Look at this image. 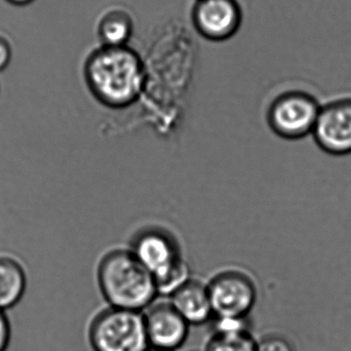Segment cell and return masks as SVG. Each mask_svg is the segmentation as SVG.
<instances>
[{
  "label": "cell",
  "instance_id": "6da1fadb",
  "mask_svg": "<svg viewBox=\"0 0 351 351\" xmlns=\"http://www.w3.org/2000/svg\"><path fill=\"white\" fill-rule=\"evenodd\" d=\"M88 89L97 101L110 108L134 104L145 86V65L128 46L104 47L94 50L84 66Z\"/></svg>",
  "mask_w": 351,
  "mask_h": 351
},
{
  "label": "cell",
  "instance_id": "7a4b0ae2",
  "mask_svg": "<svg viewBox=\"0 0 351 351\" xmlns=\"http://www.w3.org/2000/svg\"><path fill=\"white\" fill-rule=\"evenodd\" d=\"M96 282L108 306L143 312L159 297L155 278L128 246L106 250L96 266Z\"/></svg>",
  "mask_w": 351,
  "mask_h": 351
},
{
  "label": "cell",
  "instance_id": "3957f363",
  "mask_svg": "<svg viewBox=\"0 0 351 351\" xmlns=\"http://www.w3.org/2000/svg\"><path fill=\"white\" fill-rule=\"evenodd\" d=\"M127 246L152 273L162 298H169L192 277L178 236L164 226H143Z\"/></svg>",
  "mask_w": 351,
  "mask_h": 351
},
{
  "label": "cell",
  "instance_id": "277c9868",
  "mask_svg": "<svg viewBox=\"0 0 351 351\" xmlns=\"http://www.w3.org/2000/svg\"><path fill=\"white\" fill-rule=\"evenodd\" d=\"M94 351H147L149 348L143 312L106 305L88 326Z\"/></svg>",
  "mask_w": 351,
  "mask_h": 351
},
{
  "label": "cell",
  "instance_id": "5b68a950",
  "mask_svg": "<svg viewBox=\"0 0 351 351\" xmlns=\"http://www.w3.org/2000/svg\"><path fill=\"white\" fill-rule=\"evenodd\" d=\"M320 108L317 99L307 92H283L271 102L267 122L277 136L298 141L312 134Z\"/></svg>",
  "mask_w": 351,
  "mask_h": 351
},
{
  "label": "cell",
  "instance_id": "8992f818",
  "mask_svg": "<svg viewBox=\"0 0 351 351\" xmlns=\"http://www.w3.org/2000/svg\"><path fill=\"white\" fill-rule=\"evenodd\" d=\"M206 283L215 316H250L258 301L256 280L239 267L221 269Z\"/></svg>",
  "mask_w": 351,
  "mask_h": 351
},
{
  "label": "cell",
  "instance_id": "52a82bcc",
  "mask_svg": "<svg viewBox=\"0 0 351 351\" xmlns=\"http://www.w3.org/2000/svg\"><path fill=\"white\" fill-rule=\"evenodd\" d=\"M243 21L238 0H196L192 22L196 32L210 42H225L233 38Z\"/></svg>",
  "mask_w": 351,
  "mask_h": 351
},
{
  "label": "cell",
  "instance_id": "ba28073f",
  "mask_svg": "<svg viewBox=\"0 0 351 351\" xmlns=\"http://www.w3.org/2000/svg\"><path fill=\"white\" fill-rule=\"evenodd\" d=\"M312 135L324 153L332 156L351 154V97L322 106Z\"/></svg>",
  "mask_w": 351,
  "mask_h": 351
},
{
  "label": "cell",
  "instance_id": "9c48e42d",
  "mask_svg": "<svg viewBox=\"0 0 351 351\" xmlns=\"http://www.w3.org/2000/svg\"><path fill=\"white\" fill-rule=\"evenodd\" d=\"M143 314L149 347L176 351L184 344L191 326L167 298L156 300Z\"/></svg>",
  "mask_w": 351,
  "mask_h": 351
},
{
  "label": "cell",
  "instance_id": "30bf717a",
  "mask_svg": "<svg viewBox=\"0 0 351 351\" xmlns=\"http://www.w3.org/2000/svg\"><path fill=\"white\" fill-rule=\"evenodd\" d=\"M167 299L190 326L206 324L215 316L207 283L195 277H191Z\"/></svg>",
  "mask_w": 351,
  "mask_h": 351
},
{
  "label": "cell",
  "instance_id": "8fae6325",
  "mask_svg": "<svg viewBox=\"0 0 351 351\" xmlns=\"http://www.w3.org/2000/svg\"><path fill=\"white\" fill-rule=\"evenodd\" d=\"M27 271L23 263L12 254H0V309L16 307L27 291Z\"/></svg>",
  "mask_w": 351,
  "mask_h": 351
},
{
  "label": "cell",
  "instance_id": "7c38bea8",
  "mask_svg": "<svg viewBox=\"0 0 351 351\" xmlns=\"http://www.w3.org/2000/svg\"><path fill=\"white\" fill-rule=\"evenodd\" d=\"M134 32V21L124 9L114 8L106 11L100 18L97 34L101 46H128Z\"/></svg>",
  "mask_w": 351,
  "mask_h": 351
},
{
  "label": "cell",
  "instance_id": "4fadbf2b",
  "mask_svg": "<svg viewBox=\"0 0 351 351\" xmlns=\"http://www.w3.org/2000/svg\"><path fill=\"white\" fill-rule=\"evenodd\" d=\"M256 346L252 332L213 334L205 351H256Z\"/></svg>",
  "mask_w": 351,
  "mask_h": 351
},
{
  "label": "cell",
  "instance_id": "5bb4252c",
  "mask_svg": "<svg viewBox=\"0 0 351 351\" xmlns=\"http://www.w3.org/2000/svg\"><path fill=\"white\" fill-rule=\"evenodd\" d=\"M213 334H237L250 332V316H215L211 319Z\"/></svg>",
  "mask_w": 351,
  "mask_h": 351
},
{
  "label": "cell",
  "instance_id": "9a60e30c",
  "mask_svg": "<svg viewBox=\"0 0 351 351\" xmlns=\"http://www.w3.org/2000/svg\"><path fill=\"white\" fill-rule=\"evenodd\" d=\"M256 351H295L291 341L278 332L264 335L256 340Z\"/></svg>",
  "mask_w": 351,
  "mask_h": 351
},
{
  "label": "cell",
  "instance_id": "2e32d148",
  "mask_svg": "<svg viewBox=\"0 0 351 351\" xmlns=\"http://www.w3.org/2000/svg\"><path fill=\"white\" fill-rule=\"evenodd\" d=\"M12 338V326L7 311L0 309V351H7Z\"/></svg>",
  "mask_w": 351,
  "mask_h": 351
},
{
  "label": "cell",
  "instance_id": "e0dca14e",
  "mask_svg": "<svg viewBox=\"0 0 351 351\" xmlns=\"http://www.w3.org/2000/svg\"><path fill=\"white\" fill-rule=\"evenodd\" d=\"M13 58V49L7 38L0 34V73L11 64Z\"/></svg>",
  "mask_w": 351,
  "mask_h": 351
},
{
  "label": "cell",
  "instance_id": "ac0fdd59",
  "mask_svg": "<svg viewBox=\"0 0 351 351\" xmlns=\"http://www.w3.org/2000/svg\"><path fill=\"white\" fill-rule=\"evenodd\" d=\"M5 1L11 3V5H17V7H24V5H28L34 3V0H5Z\"/></svg>",
  "mask_w": 351,
  "mask_h": 351
},
{
  "label": "cell",
  "instance_id": "d6986e66",
  "mask_svg": "<svg viewBox=\"0 0 351 351\" xmlns=\"http://www.w3.org/2000/svg\"><path fill=\"white\" fill-rule=\"evenodd\" d=\"M147 351H170V350H164V349L159 348H154V347H149Z\"/></svg>",
  "mask_w": 351,
  "mask_h": 351
}]
</instances>
